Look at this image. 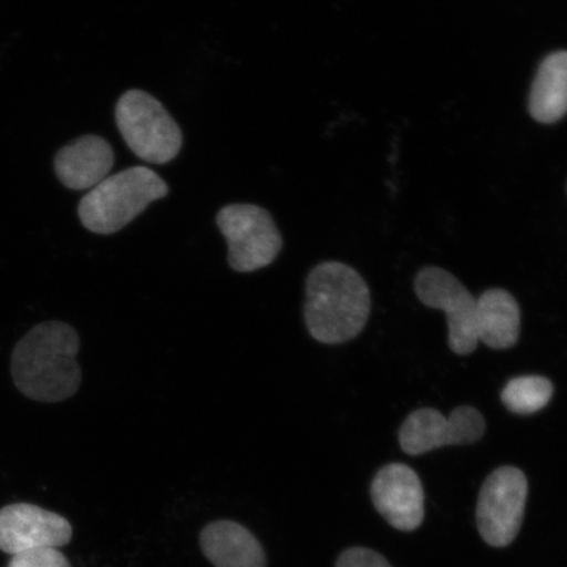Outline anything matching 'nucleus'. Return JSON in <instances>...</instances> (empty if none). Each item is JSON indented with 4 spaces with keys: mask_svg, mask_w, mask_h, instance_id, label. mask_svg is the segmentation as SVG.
I'll use <instances>...</instances> for the list:
<instances>
[{
    "mask_svg": "<svg viewBox=\"0 0 567 567\" xmlns=\"http://www.w3.org/2000/svg\"><path fill=\"white\" fill-rule=\"evenodd\" d=\"M81 340L70 324L51 321L34 326L11 357V374L28 399L55 403L73 396L82 382L76 361Z\"/></svg>",
    "mask_w": 567,
    "mask_h": 567,
    "instance_id": "f257e3e1",
    "label": "nucleus"
},
{
    "mask_svg": "<svg viewBox=\"0 0 567 567\" xmlns=\"http://www.w3.org/2000/svg\"><path fill=\"white\" fill-rule=\"evenodd\" d=\"M370 313V288L352 267L326 261L309 274L305 322L317 342H349L363 331Z\"/></svg>",
    "mask_w": 567,
    "mask_h": 567,
    "instance_id": "f03ea898",
    "label": "nucleus"
},
{
    "mask_svg": "<svg viewBox=\"0 0 567 567\" xmlns=\"http://www.w3.org/2000/svg\"><path fill=\"white\" fill-rule=\"evenodd\" d=\"M168 194V186L153 169L134 166L105 177L84 195L78 216L87 230L110 236L130 225L148 205Z\"/></svg>",
    "mask_w": 567,
    "mask_h": 567,
    "instance_id": "7ed1b4c3",
    "label": "nucleus"
},
{
    "mask_svg": "<svg viewBox=\"0 0 567 567\" xmlns=\"http://www.w3.org/2000/svg\"><path fill=\"white\" fill-rule=\"evenodd\" d=\"M116 123L126 145L142 161L165 165L181 153L179 125L165 106L145 91H126L118 99Z\"/></svg>",
    "mask_w": 567,
    "mask_h": 567,
    "instance_id": "20e7f679",
    "label": "nucleus"
},
{
    "mask_svg": "<svg viewBox=\"0 0 567 567\" xmlns=\"http://www.w3.org/2000/svg\"><path fill=\"white\" fill-rule=\"evenodd\" d=\"M216 223L228 243V261L234 271H258L278 258L282 237L265 208L254 204L226 205L218 212Z\"/></svg>",
    "mask_w": 567,
    "mask_h": 567,
    "instance_id": "39448f33",
    "label": "nucleus"
},
{
    "mask_svg": "<svg viewBox=\"0 0 567 567\" xmlns=\"http://www.w3.org/2000/svg\"><path fill=\"white\" fill-rule=\"evenodd\" d=\"M528 495L526 474L515 466H502L486 478L477 505V527L495 548L512 544L522 528Z\"/></svg>",
    "mask_w": 567,
    "mask_h": 567,
    "instance_id": "423d86ee",
    "label": "nucleus"
},
{
    "mask_svg": "<svg viewBox=\"0 0 567 567\" xmlns=\"http://www.w3.org/2000/svg\"><path fill=\"white\" fill-rule=\"evenodd\" d=\"M415 293L425 307L444 311L450 347L457 354L477 349V299L455 276L439 267H425L416 275Z\"/></svg>",
    "mask_w": 567,
    "mask_h": 567,
    "instance_id": "0eeeda50",
    "label": "nucleus"
},
{
    "mask_svg": "<svg viewBox=\"0 0 567 567\" xmlns=\"http://www.w3.org/2000/svg\"><path fill=\"white\" fill-rule=\"evenodd\" d=\"M485 430L484 416L472 406H460L450 416L435 409H420L403 422L400 444L408 455L420 456L446 445L476 443Z\"/></svg>",
    "mask_w": 567,
    "mask_h": 567,
    "instance_id": "6e6552de",
    "label": "nucleus"
},
{
    "mask_svg": "<svg viewBox=\"0 0 567 567\" xmlns=\"http://www.w3.org/2000/svg\"><path fill=\"white\" fill-rule=\"evenodd\" d=\"M73 528L59 514L16 503L0 509V550L16 556L40 548L63 547L71 540Z\"/></svg>",
    "mask_w": 567,
    "mask_h": 567,
    "instance_id": "1a4fd4ad",
    "label": "nucleus"
},
{
    "mask_svg": "<svg viewBox=\"0 0 567 567\" xmlns=\"http://www.w3.org/2000/svg\"><path fill=\"white\" fill-rule=\"evenodd\" d=\"M371 496L375 509L390 526L415 530L424 517V493L417 474L405 464H389L375 474Z\"/></svg>",
    "mask_w": 567,
    "mask_h": 567,
    "instance_id": "9d476101",
    "label": "nucleus"
},
{
    "mask_svg": "<svg viewBox=\"0 0 567 567\" xmlns=\"http://www.w3.org/2000/svg\"><path fill=\"white\" fill-rule=\"evenodd\" d=\"M115 165L110 142L99 136H83L63 146L54 158V172L69 189H92L109 177Z\"/></svg>",
    "mask_w": 567,
    "mask_h": 567,
    "instance_id": "9b49d317",
    "label": "nucleus"
},
{
    "mask_svg": "<svg viewBox=\"0 0 567 567\" xmlns=\"http://www.w3.org/2000/svg\"><path fill=\"white\" fill-rule=\"evenodd\" d=\"M202 549L216 567H266V555L258 538L240 524L218 520L202 532Z\"/></svg>",
    "mask_w": 567,
    "mask_h": 567,
    "instance_id": "f8f14e48",
    "label": "nucleus"
},
{
    "mask_svg": "<svg viewBox=\"0 0 567 567\" xmlns=\"http://www.w3.org/2000/svg\"><path fill=\"white\" fill-rule=\"evenodd\" d=\"M520 336V308L505 289L486 290L477 299V337L494 350L512 349Z\"/></svg>",
    "mask_w": 567,
    "mask_h": 567,
    "instance_id": "ddd939ff",
    "label": "nucleus"
},
{
    "mask_svg": "<svg viewBox=\"0 0 567 567\" xmlns=\"http://www.w3.org/2000/svg\"><path fill=\"white\" fill-rule=\"evenodd\" d=\"M532 117L553 124L567 113V52L547 56L538 68L529 97Z\"/></svg>",
    "mask_w": 567,
    "mask_h": 567,
    "instance_id": "4468645a",
    "label": "nucleus"
},
{
    "mask_svg": "<svg viewBox=\"0 0 567 567\" xmlns=\"http://www.w3.org/2000/svg\"><path fill=\"white\" fill-rule=\"evenodd\" d=\"M553 388L548 379L542 375H522L507 382L502 392V402L517 415H530L548 405Z\"/></svg>",
    "mask_w": 567,
    "mask_h": 567,
    "instance_id": "2eb2a0df",
    "label": "nucleus"
},
{
    "mask_svg": "<svg viewBox=\"0 0 567 567\" xmlns=\"http://www.w3.org/2000/svg\"><path fill=\"white\" fill-rule=\"evenodd\" d=\"M9 567H71V565L60 550L40 548L12 556Z\"/></svg>",
    "mask_w": 567,
    "mask_h": 567,
    "instance_id": "dca6fc26",
    "label": "nucleus"
},
{
    "mask_svg": "<svg viewBox=\"0 0 567 567\" xmlns=\"http://www.w3.org/2000/svg\"><path fill=\"white\" fill-rule=\"evenodd\" d=\"M337 567H392L384 556L367 548H350L339 556Z\"/></svg>",
    "mask_w": 567,
    "mask_h": 567,
    "instance_id": "f3484780",
    "label": "nucleus"
}]
</instances>
